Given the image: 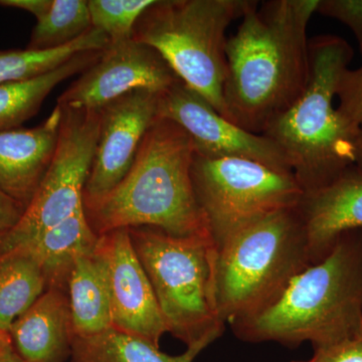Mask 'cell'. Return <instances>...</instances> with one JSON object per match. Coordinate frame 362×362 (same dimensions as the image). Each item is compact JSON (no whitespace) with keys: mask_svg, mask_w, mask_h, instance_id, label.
Here are the masks:
<instances>
[{"mask_svg":"<svg viewBox=\"0 0 362 362\" xmlns=\"http://www.w3.org/2000/svg\"><path fill=\"white\" fill-rule=\"evenodd\" d=\"M319 0H251L226 42L223 101L226 119L263 134L306 88L310 74L307 35Z\"/></svg>","mask_w":362,"mask_h":362,"instance_id":"obj_1","label":"cell"},{"mask_svg":"<svg viewBox=\"0 0 362 362\" xmlns=\"http://www.w3.org/2000/svg\"><path fill=\"white\" fill-rule=\"evenodd\" d=\"M228 325L244 342L308 341L313 350L356 337L362 331V230L342 233L329 254L298 274L275 301Z\"/></svg>","mask_w":362,"mask_h":362,"instance_id":"obj_2","label":"cell"},{"mask_svg":"<svg viewBox=\"0 0 362 362\" xmlns=\"http://www.w3.org/2000/svg\"><path fill=\"white\" fill-rule=\"evenodd\" d=\"M194 156L189 135L173 121L157 117L122 181L84 206L94 232L100 237L147 226L175 237L211 235L192 182Z\"/></svg>","mask_w":362,"mask_h":362,"instance_id":"obj_3","label":"cell"},{"mask_svg":"<svg viewBox=\"0 0 362 362\" xmlns=\"http://www.w3.org/2000/svg\"><path fill=\"white\" fill-rule=\"evenodd\" d=\"M309 54L304 92L262 134L282 150L304 194L327 187L354 165L359 132L333 104L340 78L354 58L351 45L337 35H317L309 40Z\"/></svg>","mask_w":362,"mask_h":362,"instance_id":"obj_4","label":"cell"},{"mask_svg":"<svg viewBox=\"0 0 362 362\" xmlns=\"http://www.w3.org/2000/svg\"><path fill=\"white\" fill-rule=\"evenodd\" d=\"M310 265L306 226L298 206L240 228L218 247L221 320L230 324L265 308Z\"/></svg>","mask_w":362,"mask_h":362,"instance_id":"obj_5","label":"cell"},{"mask_svg":"<svg viewBox=\"0 0 362 362\" xmlns=\"http://www.w3.org/2000/svg\"><path fill=\"white\" fill-rule=\"evenodd\" d=\"M128 230L168 332L187 347L216 341L226 324L216 304L218 247L214 238L175 237L147 226Z\"/></svg>","mask_w":362,"mask_h":362,"instance_id":"obj_6","label":"cell"},{"mask_svg":"<svg viewBox=\"0 0 362 362\" xmlns=\"http://www.w3.org/2000/svg\"><path fill=\"white\" fill-rule=\"evenodd\" d=\"M251 0H156L132 37L153 47L178 78L226 117V33Z\"/></svg>","mask_w":362,"mask_h":362,"instance_id":"obj_7","label":"cell"},{"mask_svg":"<svg viewBox=\"0 0 362 362\" xmlns=\"http://www.w3.org/2000/svg\"><path fill=\"white\" fill-rule=\"evenodd\" d=\"M192 176L218 247L252 221L297 206L304 195L293 173L239 157L195 154Z\"/></svg>","mask_w":362,"mask_h":362,"instance_id":"obj_8","label":"cell"},{"mask_svg":"<svg viewBox=\"0 0 362 362\" xmlns=\"http://www.w3.org/2000/svg\"><path fill=\"white\" fill-rule=\"evenodd\" d=\"M62 108L58 145L51 164L20 221L0 239V256L28 246L84 207V190L96 152L101 113Z\"/></svg>","mask_w":362,"mask_h":362,"instance_id":"obj_9","label":"cell"},{"mask_svg":"<svg viewBox=\"0 0 362 362\" xmlns=\"http://www.w3.org/2000/svg\"><path fill=\"white\" fill-rule=\"evenodd\" d=\"M180 80L158 52L131 37L110 42L59 98L58 105L101 111L133 90L163 93Z\"/></svg>","mask_w":362,"mask_h":362,"instance_id":"obj_10","label":"cell"},{"mask_svg":"<svg viewBox=\"0 0 362 362\" xmlns=\"http://www.w3.org/2000/svg\"><path fill=\"white\" fill-rule=\"evenodd\" d=\"M157 117L178 124L192 138L197 156L251 159L292 173L276 143L230 122L181 80L159 95Z\"/></svg>","mask_w":362,"mask_h":362,"instance_id":"obj_11","label":"cell"},{"mask_svg":"<svg viewBox=\"0 0 362 362\" xmlns=\"http://www.w3.org/2000/svg\"><path fill=\"white\" fill-rule=\"evenodd\" d=\"M133 90L100 111L99 138L84 190V206L112 192L132 168L143 138L156 120L159 95Z\"/></svg>","mask_w":362,"mask_h":362,"instance_id":"obj_12","label":"cell"},{"mask_svg":"<svg viewBox=\"0 0 362 362\" xmlns=\"http://www.w3.org/2000/svg\"><path fill=\"white\" fill-rule=\"evenodd\" d=\"M100 237L109 264L112 327L159 347L168 332V325L129 230H114Z\"/></svg>","mask_w":362,"mask_h":362,"instance_id":"obj_13","label":"cell"},{"mask_svg":"<svg viewBox=\"0 0 362 362\" xmlns=\"http://www.w3.org/2000/svg\"><path fill=\"white\" fill-rule=\"evenodd\" d=\"M63 108L32 129L0 131V192L28 206L49 168L58 145Z\"/></svg>","mask_w":362,"mask_h":362,"instance_id":"obj_14","label":"cell"},{"mask_svg":"<svg viewBox=\"0 0 362 362\" xmlns=\"http://www.w3.org/2000/svg\"><path fill=\"white\" fill-rule=\"evenodd\" d=\"M306 226L311 264L325 258L342 233L362 230V173L356 165L298 204Z\"/></svg>","mask_w":362,"mask_h":362,"instance_id":"obj_15","label":"cell"},{"mask_svg":"<svg viewBox=\"0 0 362 362\" xmlns=\"http://www.w3.org/2000/svg\"><path fill=\"white\" fill-rule=\"evenodd\" d=\"M11 342L25 362H65L74 332L68 298L49 288L9 331Z\"/></svg>","mask_w":362,"mask_h":362,"instance_id":"obj_16","label":"cell"},{"mask_svg":"<svg viewBox=\"0 0 362 362\" xmlns=\"http://www.w3.org/2000/svg\"><path fill=\"white\" fill-rule=\"evenodd\" d=\"M66 284L74 337H92L110 329V276L101 237L94 250L75 259Z\"/></svg>","mask_w":362,"mask_h":362,"instance_id":"obj_17","label":"cell"},{"mask_svg":"<svg viewBox=\"0 0 362 362\" xmlns=\"http://www.w3.org/2000/svg\"><path fill=\"white\" fill-rule=\"evenodd\" d=\"M98 240L99 235L93 230L82 207L21 249L25 250L42 268L47 289H62L68 281L75 259L94 250Z\"/></svg>","mask_w":362,"mask_h":362,"instance_id":"obj_18","label":"cell"},{"mask_svg":"<svg viewBox=\"0 0 362 362\" xmlns=\"http://www.w3.org/2000/svg\"><path fill=\"white\" fill-rule=\"evenodd\" d=\"M0 6L35 16L37 25L26 47L30 51L65 47L93 28L86 0H0Z\"/></svg>","mask_w":362,"mask_h":362,"instance_id":"obj_19","label":"cell"},{"mask_svg":"<svg viewBox=\"0 0 362 362\" xmlns=\"http://www.w3.org/2000/svg\"><path fill=\"white\" fill-rule=\"evenodd\" d=\"M101 52H82L44 75L0 85V131L16 129L32 118L59 83L87 70Z\"/></svg>","mask_w":362,"mask_h":362,"instance_id":"obj_20","label":"cell"},{"mask_svg":"<svg viewBox=\"0 0 362 362\" xmlns=\"http://www.w3.org/2000/svg\"><path fill=\"white\" fill-rule=\"evenodd\" d=\"M211 340L188 346L180 356H168L151 342L115 328L88 337H74V362H194Z\"/></svg>","mask_w":362,"mask_h":362,"instance_id":"obj_21","label":"cell"},{"mask_svg":"<svg viewBox=\"0 0 362 362\" xmlns=\"http://www.w3.org/2000/svg\"><path fill=\"white\" fill-rule=\"evenodd\" d=\"M42 268L25 250L0 256V332L9 335L11 326L47 290Z\"/></svg>","mask_w":362,"mask_h":362,"instance_id":"obj_22","label":"cell"},{"mask_svg":"<svg viewBox=\"0 0 362 362\" xmlns=\"http://www.w3.org/2000/svg\"><path fill=\"white\" fill-rule=\"evenodd\" d=\"M110 44L101 30L92 28L71 44L49 51H0V85L44 75L86 52L103 51Z\"/></svg>","mask_w":362,"mask_h":362,"instance_id":"obj_23","label":"cell"},{"mask_svg":"<svg viewBox=\"0 0 362 362\" xmlns=\"http://www.w3.org/2000/svg\"><path fill=\"white\" fill-rule=\"evenodd\" d=\"M156 0H89L92 26L103 32L110 42L132 37L136 23Z\"/></svg>","mask_w":362,"mask_h":362,"instance_id":"obj_24","label":"cell"},{"mask_svg":"<svg viewBox=\"0 0 362 362\" xmlns=\"http://www.w3.org/2000/svg\"><path fill=\"white\" fill-rule=\"evenodd\" d=\"M337 97V110L352 129H362V65L356 70L346 69L340 78Z\"/></svg>","mask_w":362,"mask_h":362,"instance_id":"obj_25","label":"cell"},{"mask_svg":"<svg viewBox=\"0 0 362 362\" xmlns=\"http://www.w3.org/2000/svg\"><path fill=\"white\" fill-rule=\"evenodd\" d=\"M316 13L349 26L362 57V0H319Z\"/></svg>","mask_w":362,"mask_h":362,"instance_id":"obj_26","label":"cell"},{"mask_svg":"<svg viewBox=\"0 0 362 362\" xmlns=\"http://www.w3.org/2000/svg\"><path fill=\"white\" fill-rule=\"evenodd\" d=\"M292 362H362V331L344 341L314 350L309 361Z\"/></svg>","mask_w":362,"mask_h":362,"instance_id":"obj_27","label":"cell"},{"mask_svg":"<svg viewBox=\"0 0 362 362\" xmlns=\"http://www.w3.org/2000/svg\"><path fill=\"white\" fill-rule=\"evenodd\" d=\"M25 207L0 192V233L2 237L20 221Z\"/></svg>","mask_w":362,"mask_h":362,"instance_id":"obj_28","label":"cell"},{"mask_svg":"<svg viewBox=\"0 0 362 362\" xmlns=\"http://www.w3.org/2000/svg\"><path fill=\"white\" fill-rule=\"evenodd\" d=\"M354 165L362 173V129L359 130L354 142Z\"/></svg>","mask_w":362,"mask_h":362,"instance_id":"obj_29","label":"cell"},{"mask_svg":"<svg viewBox=\"0 0 362 362\" xmlns=\"http://www.w3.org/2000/svg\"><path fill=\"white\" fill-rule=\"evenodd\" d=\"M0 362H25L14 349L13 345L0 352Z\"/></svg>","mask_w":362,"mask_h":362,"instance_id":"obj_30","label":"cell"},{"mask_svg":"<svg viewBox=\"0 0 362 362\" xmlns=\"http://www.w3.org/2000/svg\"><path fill=\"white\" fill-rule=\"evenodd\" d=\"M11 345H13V342H11V337L6 333L0 332V352L4 351Z\"/></svg>","mask_w":362,"mask_h":362,"instance_id":"obj_31","label":"cell"}]
</instances>
